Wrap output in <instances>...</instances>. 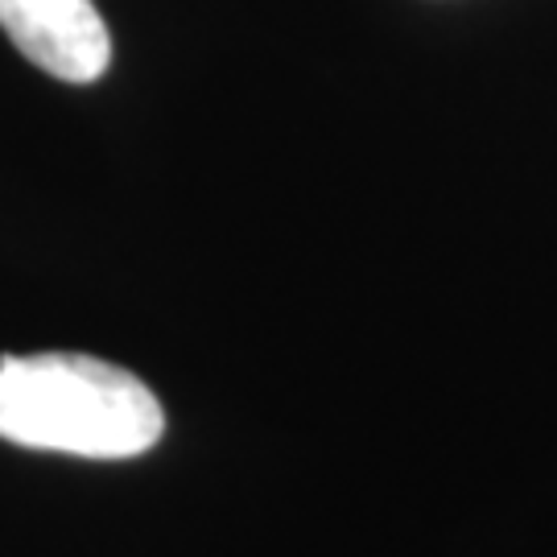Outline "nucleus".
<instances>
[{
  "mask_svg": "<svg viewBox=\"0 0 557 557\" xmlns=\"http://www.w3.org/2000/svg\"><path fill=\"white\" fill-rule=\"evenodd\" d=\"M165 430L153 388L79 351L0 359V438L75 458H137Z\"/></svg>",
  "mask_w": 557,
  "mask_h": 557,
  "instance_id": "nucleus-1",
  "label": "nucleus"
},
{
  "mask_svg": "<svg viewBox=\"0 0 557 557\" xmlns=\"http://www.w3.org/2000/svg\"><path fill=\"white\" fill-rule=\"evenodd\" d=\"M0 29L38 71L62 83H96L112 62L96 0H0Z\"/></svg>",
  "mask_w": 557,
  "mask_h": 557,
  "instance_id": "nucleus-2",
  "label": "nucleus"
}]
</instances>
